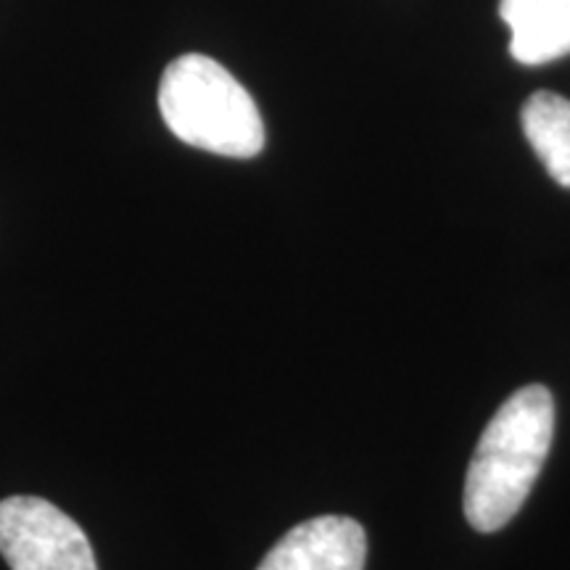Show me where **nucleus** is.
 <instances>
[{
    "label": "nucleus",
    "mask_w": 570,
    "mask_h": 570,
    "mask_svg": "<svg viewBox=\"0 0 570 570\" xmlns=\"http://www.w3.org/2000/svg\"><path fill=\"white\" fill-rule=\"evenodd\" d=\"M520 122L552 180L570 188V101L550 90L533 92L523 104Z\"/></svg>",
    "instance_id": "6"
},
{
    "label": "nucleus",
    "mask_w": 570,
    "mask_h": 570,
    "mask_svg": "<svg viewBox=\"0 0 570 570\" xmlns=\"http://www.w3.org/2000/svg\"><path fill=\"white\" fill-rule=\"evenodd\" d=\"M499 17L510 27L515 61L539 67L570 53V0H502Z\"/></svg>",
    "instance_id": "5"
},
{
    "label": "nucleus",
    "mask_w": 570,
    "mask_h": 570,
    "mask_svg": "<svg viewBox=\"0 0 570 570\" xmlns=\"http://www.w3.org/2000/svg\"><path fill=\"white\" fill-rule=\"evenodd\" d=\"M0 554L11 570H98L85 531L40 497L0 502Z\"/></svg>",
    "instance_id": "3"
},
{
    "label": "nucleus",
    "mask_w": 570,
    "mask_h": 570,
    "mask_svg": "<svg viewBox=\"0 0 570 570\" xmlns=\"http://www.w3.org/2000/svg\"><path fill=\"white\" fill-rule=\"evenodd\" d=\"M554 436V402L544 386L512 394L481 433L465 479L462 508L475 531L508 525L537 483Z\"/></svg>",
    "instance_id": "1"
},
{
    "label": "nucleus",
    "mask_w": 570,
    "mask_h": 570,
    "mask_svg": "<svg viewBox=\"0 0 570 570\" xmlns=\"http://www.w3.org/2000/svg\"><path fill=\"white\" fill-rule=\"evenodd\" d=\"M367 537L352 518L323 515L291 529L256 570H365Z\"/></svg>",
    "instance_id": "4"
},
{
    "label": "nucleus",
    "mask_w": 570,
    "mask_h": 570,
    "mask_svg": "<svg viewBox=\"0 0 570 570\" xmlns=\"http://www.w3.org/2000/svg\"><path fill=\"white\" fill-rule=\"evenodd\" d=\"M159 111L177 140L202 151L252 159L265 148V122L254 98L209 56L185 53L167 63Z\"/></svg>",
    "instance_id": "2"
}]
</instances>
